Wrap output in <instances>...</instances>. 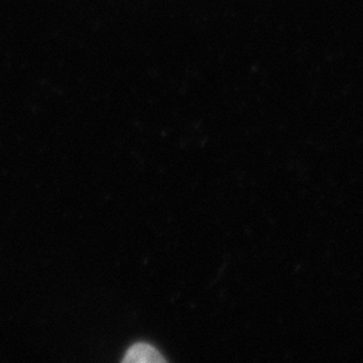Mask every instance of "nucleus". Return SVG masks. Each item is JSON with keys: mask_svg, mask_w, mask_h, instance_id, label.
<instances>
[{"mask_svg": "<svg viewBox=\"0 0 363 363\" xmlns=\"http://www.w3.org/2000/svg\"><path fill=\"white\" fill-rule=\"evenodd\" d=\"M124 362H164L166 359L160 355V352L156 350L154 346L147 343H136L127 351L125 357L123 358Z\"/></svg>", "mask_w": 363, "mask_h": 363, "instance_id": "obj_1", "label": "nucleus"}]
</instances>
